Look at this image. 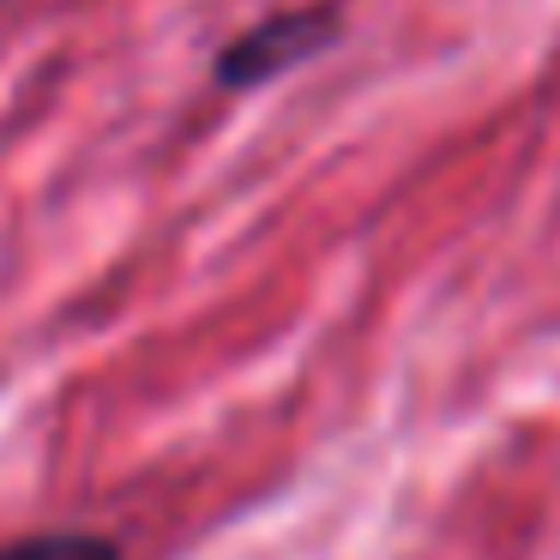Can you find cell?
Wrapping results in <instances>:
<instances>
[{
  "label": "cell",
  "mask_w": 560,
  "mask_h": 560,
  "mask_svg": "<svg viewBox=\"0 0 560 560\" xmlns=\"http://www.w3.org/2000/svg\"><path fill=\"white\" fill-rule=\"evenodd\" d=\"M331 37H338V19H331L326 7H290V13H271V19H259L254 31H242V37L218 55V85L254 91V85H266V79L290 73V67L314 61Z\"/></svg>",
  "instance_id": "cell-1"
},
{
  "label": "cell",
  "mask_w": 560,
  "mask_h": 560,
  "mask_svg": "<svg viewBox=\"0 0 560 560\" xmlns=\"http://www.w3.org/2000/svg\"><path fill=\"white\" fill-rule=\"evenodd\" d=\"M0 560H121V548L109 536H91V530H49V536H19V542H7Z\"/></svg>",
  "instance_id": "cell-2"
}]
</instances>
